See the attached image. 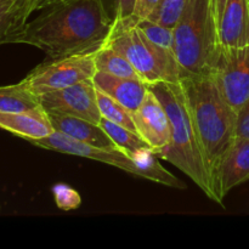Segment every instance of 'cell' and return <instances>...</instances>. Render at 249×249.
Wrapping results in <instances>:
<instances>
[{
	"mask_svg": "<svg viewBox=\"0 0 249 249\" xmlns=\"http://www.w3.org/2000/svg\"><path fill=\"white\" fill-rule=\"evenodd\" d=\"M10 38L9 44H27L57 58L101 48L113 19L102 0H71L44 7Z\"/></svg>",
	"mask_w": 249,
	"mask_h": 249,
	"instance_id": "1",
	"label": "cell"
},
{
	"mask_svg": "<svg viewBox=\"0 0 249 249\" xmlns=\"http://www.w3.org/2000/svg\"><path fill=\"white\" fill-rule=\"evenodd\" d=\"M180 84L214 191L219 203L223 204L218 190V173L224 156L237 138V112L223 96L213 73L185 75Z\"/></svg>",
	"mask_w": 249,
	"mask_h": 249,
	"instance_id": "2",
	"label": "cell"
},
{
	"mask_svg": "<svg viewBox=\"0 0 249 249\" xmlns=\"http://www.w3.org/2000/svg\"><path fill=\"white\" fill-rule=\"evenodd\" d=\"M148 88L164 107L169 117L172 130L169 145L156 151V156L175 165L187 175L209 199L219 203L198 139L195 133L181 84L160 82L148 85Z\"/></svg>",
	"mask_w": 249,
	"mask_h": 249,
	"instance_id": "3",
	"label": "cell"
},
{
	"mask_svg": "<svg viewBox=\"0 0 249 249\" xmlns=\"http://www.w3.org/2000/svg\"><path fill=\"white\" fill-rule=\"evenodd\" d=\"M220 50L214 0H186L174 27V53L181 78L213 73Z\"/></svg>",
	"mask_w": 249,
	"mask_h": 249,
	"instance_id": "4",
	"label": "cell"
},
{
	"mask_svg": "<svg viewBox=\"0 0 249 249\" xmlns=\"http://www.w3.org/2000/svg\"><path fill=\"white\" fill-rule=\"evenodd\" d=\"M29 142L36 147L44 148V150L55 151V152L65 153V155L77 156V157L105 163V164L118 168V169L124 170L135 177L143 178L150 181L158 182V184L173 187V189H186V185L182 180L168 172L160 164V162L158 160L160 158L156 156L152 148L141 151L135 157L131 158L130 156L118 150L117 147H96V146L89 145V143L73 140L58 131H53L51 135L46 136V138L32 140Z\"/></svg>",
	"mask_w": 249,
	"mask_h": 249,
	"instance_id": "5",
	"label": "cell"
},
{
	"mask_svg": "<svg viewBox=\"0 0 249 249\" xmlns=\"http://www.w3.org/2000/svg\"><path fill=\"white\" fill-rule=\"evenodd\" d=\"M104 45L125 56L141 80L148 85L181 80V70L175 53L153 44L136 26L134 17L121 21L113 19Z\"/></svg>",
	"mask_w": 249,
	"mask_h": 249,
	"instance_id": "6",
	"label": "cell"
},
{
	"mask_svg": "<svg viewBox=\"0 0 249 249\" xmlns=\"http://www.w3.org/2000/svg\"><path fill=\"white\" fill-rule=\"evenodd\" d=\"M95 53L96 50L46 58V61L32 70L23 80L36 96H40L92 79L97 72Z\"/></svg>",
	"mask_w": 249,
	"mask_h": 249,
	"instance_id": "7",
	"label": "cell"
},
{
	"mask_svg": "<svg viewBox=\"0 0 249 249\" xmlns=\"http://www.w3.org/2000/svg\"><path fill=\"white\" fill-rule=\"evenodd\" d=\"M213 75L223 96L238 113L249 101V45L221 48Z\"/></svg>",
	"mask_w": 249,
	"mask_h": 249,
	"instance_id": "8",
	"label": "cell"
},
{
	"mask_svg": "<svg viewBox=\"0 0 249 249\" xmlns=\"http://www.w3.org/2000/svg\"><path fill=\"white\" fill-rule=\"evenodd\" d=\"M39 101L48 113L77 117L96 124H99L101 119L96 88L92 79L40 95Z\"/></svg>",
	"mask_w": 249,
	"mask_h": 249,
	"instance_id": "9",
	"label": "cell"
},
{
	"mask_svg": "<svg viewBox=\"0 0 249 249\" xmlns=\"http://www.w3.org/2000/svg\"><path fill=\"white\" fill-rule=\"evenodd\" d=\"M131 116L136 133L150 145L153 152L169 145L172 135L169 117L158 97L151 90Z\"/></svg>",
	"mask_w": 249,
	"mask_h": 249,
	"instance_id": "10",
	"label": "cell"
},
{
	"mask_svg": "<svg viewBox=\"0 0 249 249\" xmlns=\"http://www.w3.org/2000/svg\"><path fill=\"white\" fill-rule=\"evenodd\" d=\"M221 48L249 45V0H228L219 19Z\"/></svg>",
	"mask_w": 249,
	"mask_h": 249,
	"instance_id": "11",
	"label": "cell"
},
{
	"mask_svg": "<svg viewBox=\"0 0 249 249\" xmlns=\"http://www.w3.org/2000/svg\"><path fill=\"white\" fill-rule=\"evenodd\" d=\"M96 89L101 90L117 102L123 105L129 112H135L150 91L147 83L136 78H123L96 72L92 78Z\"/></svg>",
	"mask_w": 249,
	"mask_h": 249,
	"instance_id": "12",
	"label": "cell"
},
{
	"mask_svg": "<svg viewBox=\"0 0 249 249\" xmlns=\"http://www.w3.org/2000/svg\"><path fill=\"white\" fill-rule=\"evenodd\" d=\"M249 180V140L236 138L224 156L218 173V190L221 198L238 185Z\"/></svg>",
	"mask_w": 249,
	"mask_h": 249,
	"instance_id": "13",
	"label": "cell"
},
{
	"mask_svg": "<svg viewBox=\"0 0 249 249\" xmlns=\"http://www.w3.org/2000/svg\"><path fill=\"white\" fill-rule=\"evenodd\" d=\"M0 129L24 139L28 142L46 138L55 131L48 112L43 107L26 112H0Z\"/></svg>",
	"mask_w": 249,
	"mask_h": 249,
	"instance_id": "14",
	"label": "cell"
},
{
	"mask_svg": "<svg viewBox=\"0 0 249 249\" xmlns=\"http://www.w3.org/2000/svg\"><path fill=\"white\" fill-rule=\"evenodd\" d=\"M55 131L63 134L73 140L89 143L102 148L116 147L106 131L96 123H91L77 117L65 116V114L48 113Z\"/></svg>",
	"mask_w": 249,
	"mask_h": 249,
	"instance_id": "15",
	"label": "cell"
},
{
	"mask_svg": "<svg viewBox=\"0 0 249 249\" xmlns=\"http://www.w3.org/2000/svg\"><path fill=\"white\" fill-rule=\"evenodd\" d=\"M41 107L36 96L28 85L21 80L17 84L0 87V112H26Z\"/></svg>",
	"mask_w": 249,
	"mask_h": 249,
	"instance_id": "16",
	"label": "cell"
},
{
	"mask_svg": "<svg viewBox=\"0 0 249 249\" xmlns=\"http://www.w3.org/2000/svg\"><path fill=\"white\" fill-rule=\"evenodd\" d=\"M29 16L27 0H0V45L9 44L10 38L24 26Z\"/></svg>",
	"mask_w": 249,
	"mask_h": 249,
	"instance_id": "17",
	"label": "cell"
},
{
	"mask_svg": "<svg viewBox=\"0 0 249 249\" xmlns=\"http://www.w3.org/2000/svg\"><path fill=\"white\" fill-rule=\"evenodd\" d=\"M99 125L106 131V134L109 136L114 146L118 150L123 151L124 153L130 156L131 158L135 157L141 151L151 148L150 145L138 133L125 128V126H122L119 124L113 123V122L107 121L102 117L100 119Z\"/></svg>",
	"mask_w": 249,
	"mask_h": 249,
	"instance_id": "18",
	"label": "cell"
},
{
	"mask_svg": "<svg viewBox=\"0 0 249 249\" xmlns=\"http://www.w3.org/2000/svg\"><path fill=\"white\" fill-rule=\"evenodd\" d=\"M95 65L97 72H104L116 77L141 79L128 58L107 45H102L96 50Z\"/></svg>",
	"mask_w": 249,
	"mask_h": 249,
	"instance_id": "19",
	"label": "cell"
},
{
	"mask_svg": "<svg viewBox=\"0 0 249 249\" xmlns=\"http://www.w3.org/2000/svg\"><path fill=\"white\" fill-rule=\"evenodd\" d=\"M96 97L102 118L107 119L109 122H113L116 124H119L122 126H125V128L130 129V130L136 133V128L135 124H134L131 112H129L123 105L117 102L116 100L109 97L108 95H106L99 89H96Z\"/></svg>",
	"mask_w": 249,
	"mask_h": 249,
	"instance_id": "20",
	"label": "cell"
},
{
	"mask_svg": "<svg viewBox=\"0 0 249 249\" xmlns=\"http://www.w3.org/2000/svg\"><path fill=\"white\" fill-rule=\"evenodd\" d=\"M136 26L153 44L164 50L174 53V27L164 26L151 18L140 19L136 22Z\"/></svg>",
	"mask_w": 249,
	"mask_h": 249,
	"instance_id": "21",
	"label": "cell"
},
{
	"mask_svg": "<svg viewBox=\"0 0 249 249\" xmlns=\"http://www.w3.org/2000/svg\"><path fill=\"white\" fill-rule=\"evenodd\" d=\"M185 4H186V0H162L158 9L150 18L164 26L175 27L184 10Z\"/></svg>",
	"mask_w": 249,
	"mask_h": 249,
	"instance_id": "22",
	"label": "cell"
},
{
	"mask_svg": "<svg viewBox=\"0 0 249 249\" xmlns=\"http://www.w3.org/2000/svg\"><path fill=\"white\" fill-rule=\"evenodd\" d=\"M53 196L56 206L63 212L75 211L82 204L79 192L66 184H56L53 187Z\"/></svg>",
	"mask_w": 249,
	"mask_h": 249,
	"instance_id": "23",
	"label": "cell"
},
{
	"mask_svg": "<svg viewBox=\"0 0 249 249\" xmlns=\"http://www.w3.org/2000/svg\"><path fill=\"white\" fill-rule=\"evenodd\" d=\"M160 2L162 0H136L133 17L136 19V22L140 19L150 18L158 9Z\"/></svg>",
	"mask_w": 249,
	"mask_h": 249,
	"instance_id": "24",
	"label": "cell"
},
{
	"mask_svg": "<svg viewBox=\"0 0 249 249\" xmlns=\"http://www.w3.org/2000/svg\"><path fill=\"white\" fill-rule=\"evenodd\" d=\"M236 136L249 140V101L237 113V128Z\"/></svg>",
	"mask_w": 249,
	"mask_h": 249,
	"instance_id": "25",
	"label": "cell"
},
{
	"mask_svg": "<svg viewBox=\"0 0 249 249\" xmlns=\"http://www.w3.org/2000/svg\"><path fill=\"white\" fill-rule=\"evenodd\" d=\"M135 4L136 0H117L116 12H114L113 19L121 21V19H126L133 17Z\"/></svg>",
	"mask_w": 249,
	"mask_h": 249,
	"instance_id": "26",
	"label": "cell"
},
{
	"mask_svg": "<svg viewBox=\"0 0 249 249\" xmlns=\"http://www.w3.org/2000/svg\"><path fill=\"white\" fill-rule=\"evenodd\" d=\"M46 0H27V4H28V11L29 15H32L33 12L39 11L44 7Z\"/></svg>",
	"mask_w": 249,
	"mask_h": 249,
	"instance_id": "27",
	"label": "cell"
},
{
	"mask_svg": "<svg viewBox=\"0 0 249 249\" xmlns=\"http://www.w3.org/2000/svg\"><path fill=\"white\" fill-rule=\"evenodd\" d=\"M226 1L228 0H214V4H215V10H216V16H218V21L220 19L221 14L224 11V7H225Z\"/></svg>",
	"mask_w": 249,
	"mask_h": 249,
	"instance_id": "28",
	"label": "cell"
},
{
	"mask_svg": "<svg viewBox=\"0 0 249 249\" xmlns=\"http://www.w3.org/2000/svg\"><path fill=\"white\" fill-rule=\"evenodd\" d=\"M66 1H71V0H46L44 7L50 6V5H53V4H58V2H66ZM44 7H43V9H44Z\"/></svg>",
	"mask_w": 249,
	"mask_h": 249,
	"instance_id": "29",
	"label": "cell"
}]
</instances>
